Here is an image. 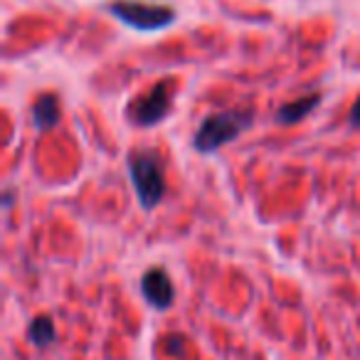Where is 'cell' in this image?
Listing matches in <instances>:
<instances>
[{"label":"cell","mask_w":360,"mask_h":360,"mask_svg":"<svg viewBox=\"0 0 360 360\" xmlns=\"http://www.w3.org/2000/svg\"><path fill=\"white\" fill-rule=\"evenodd\" d=\"M106 11L124 25L139 32H158L178 20L173 6L165 3H148V0H109Z\"/></svg>","instance_id":"cell-3"},{"label":"cell","mask_w":360,"mask_h":360,"mask_svg":"<svg viewBox=\"0 0 360 360\" xmlns=\"http://www.w3.org/2000/svg\"><path fill=\"white\" fill-rule=\"evenodd\" d=\"M173 96H175V79H160L150 86L148 91L134 96L129 101V109H126V116L134 126H155L170 114L173 109Z\"/></svg>","instance_id":"cell-4"},{"label":"cell","mask_w":360,"mask_h":360,"mask_svg":"<svg viewBox=\"0 0 360 360\" xmlns=\"http://www.w3.org/2000/svg\"><path fill=\"white\" fill-rule=\"evenodd\" d=\"M30 116H32V126L37 131H50L60 124L62 119V106H60V99L55 94H40L35 101H32V109H30Z\"/></svg>","instance_id":"cell-7"},{"label":"cell","mask_w":360,"mask_h":360,"mask_svg":"<svg viewBox=\"0 0 360 360\" xmlns=\"http://www.w3.org/2000/svg\"><path fill=\"white\" fill-rule=\"evenodd\" d=\"M129 178L143 210H155L168 193L165 160L155 148H136L129 153Z\"/></svg>","instance_id":"cell-1"},{"label":"cell","mask_w":360,"mask_h":360,"mask_svg":"<svg viewBox=\"0 0 360 360\" xmlns=\"http://www.w3.org/2000/svg\"><path fill=\"white\" fill-rule=\"evenodd\" d=\"M348 124L353 126V129H360V96L353 101V106H350V114H348Z\"/></svg>","instance_id":"cell-9"},{"label":"cell","mask_w":360,"mask_h":360,"mask_svg":"<svg viewBox=\"0 0 360 360\" xmlns=\"http://www.w3.org/2000/svg\"><path fill=\"white\" fill-rule=\"evenodd\" d=\"M321 91H311V94H304V96H296V99L286 101V104L279 106V111H276V124L281 126H291V124H299V121H304L306 116L311 114V111L316 109V106L321 104Z\"/></svg>","instance_id":"cell-6"},{"label":"cell","mask_w":360,"mask_h":360,"mask_svg":"<svg viewBox=\"0 0 360 360\" xmlns=\"http://www.w3.org/2000/svg\"><path fill=\"white\" fill-rule=\"evenodd\" d=\"M141 294L148 301L153 309H170L175 299V286L170 274L163 269V266H150L143 276H141Z\"/></svg>","instance_id":"cell-5"},{"label":"cell","mask_w":360,"mask_h":360,"mask_svg":"<svg viewBox=\"0 0 360 360\" xmlns=\"http://www.w3.org/2000/svg\"><path fill=\"white\" fill-rule=\"evenodd\" d=\"M27 338H30V343L37 345V348H47V345L55 343L57 326H55V321H52V316L50 314L32 316L30 326H27Z\"/></svg>","instance_id":"cell-8"},{"label":"cell","mask_w":360,"mask_h":360,"mask_svg":"<svg viewBox=\"0 0 360 360\" xmlns=\"http://www.w3.org/2000/svg\"><path fill=\"white\" fill-rule=\"evenodd\" d=\"M3 207H6V210H11V207H13V191H11V188L3 193Z\"/></svg>","instance_id":"cell-10"},{"label":"cell","mask_w":360,"mask_h":360,"mask_svg":"<svg viewBox=\"0 0 360 360\" xmlns=\"http://www.w3.org/2000/svg\"><path fill=\"white\" fill-rule=\"evenodd\" d=\"M255 124V109H225L205 116L193 134V148L202 155L220 150L222 146L240 139Z\"/></svg>","instance_id":"cell-2"}]
</instances>
